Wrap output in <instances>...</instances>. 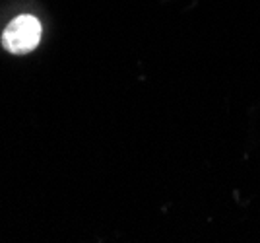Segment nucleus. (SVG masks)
I'll use <instances>...</instances> for the list:
<instances>
[{
    "label": "nucleus",
    "instance_id": "1",
    "mask_svg": "<svg viewBox=\"0 0 260 243\" xmlns=\"http://www.w3.org/2000/svg\"><path fill=\"white\" fill-rule=\"evenodd\" d=\"M41 41V23L35 16L22 14L14 18L4 34H2V45L12 55H23L33 51Z\"/></svg>",
    "mask_w": 260,
    "mask_h": 243
}]
</instances>
